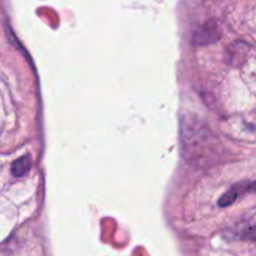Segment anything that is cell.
<instances>
[{"mask_svg": "<svg viewBox=\"0 0 256 256\" xmlns=\"http://www.w3.org/2000/svg\"><path fill=\"white\" fill-rule=\"evenodd\" d=\"M254 190V182H242L239 184L234 185L226 194H224L220 199L219 205L222 208L230 206L232 204H234L239 198H242V195L248 194V192H252Z\"/></svg>", "mask_w": 256, "mask_h": 256, "instance_id": "7a4b0ae2", "label": "cell"}, {"mask_svg": "<svg viewBox=\"0 0 256 256\" xmlns=\"http://www.w3.org/2000/svg\"><path fill=\"white\" fill-rule=\"evenodd\" d=\"M228 232H232V238L236 239H255V226H254V219L246 220V222H242L239 224L235 225L232 230H229Z\"/></svg>", "mask_w": 256, "mask_h": 256, "instance_id": "3957f363", "label": "cell"}, {"mask_svg": "<svg viewBox=\"0 0 256 256\" xmlns=\"http://www.w3.org/2000/svg\"><path fill=\"white\" fill-rule=\"evenodd\" d=\"M220 35H222V30H220L218 22L215 20H210L198 28V30H195L192 40H194V44L196 45H208L218 42Z\"/></svg>", "mask_w": 256, "mask_h": 256, "instance_id": "6da1fadb", "label": "cell"}, {"mask_svg": "<svg viewBox=\"0 0 256 256\" xmlns=\"http://www.w3.org/2000/svg\"><path fill=\"white\" fill-rule=\"evenodd\" d=\"M30 169H32V158L29 155H24L12 162V174L16 178H22L26 175Z\"/></svg>", "mask_w": 256, "mask_h": 256, "instance_id": "277c9868", "label": "cell"}]
</instances>
